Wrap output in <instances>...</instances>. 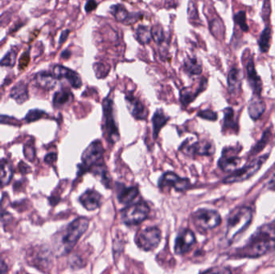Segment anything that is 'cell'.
I'll return each instance as SVG.
<instances>
[{
    "label": "cell",
    "instance_id": "obj_1",
    "mask_svg": "<svg viewBox=\"0 0 275 274\" xmlns=\"http://www.w3.org/2000/svg\"><path fill=\"white\" fill-rule=\"evenodd\" d=\"M275 249V224H266L253 234L244 247L238 250V255L242 258H259Z\"/></svg>",
    "mask_w": 275,
    "mask_h": 274
},
{
    "label": "cell",
    "instance_id": "obj_2",
    "mask_svg": "<svg viewBox=\"0 0 275 274\" xmlns=\"http://www.w3.org/2000/svg\"><path fill=\"white\" fill-rule=\"evenodd\" d=\"M88 227L89 220L86 217H79L70 223L61 234L60 243L57 246L58 254L61 255L69 254L82 235L86 233Z\"/></svg>",
    "mask_w": 275,
    "mask_h": 274
},
{
    "label": "cell",
    "instance_id": "obj_3",
    "mask_svg": "<svg viewBox=\"0 0 275 274\" xmlns=\"http://www.w3.org/2000/svg\"><path fill=\"white\" fill-rule=\"evenodd\" d=\"M252 216V211L248 207H241L231 212L227 221L226 237L229 241H233L237 236L248 228Z\"/></svg>",
    "mask_w": 275,
    "mask_h": 274
},
{
    "label": "cell",
    "instance_id": "obj_4",
    "mask_svg": "<svg viewBox=\"0 0 275 274\" xmlns=\"http://www.w3.org/2000/svg\"><path fill=\"white\" fill-rule=\"evenodd\" d=\"M150 208L145 202L131 204L122 211V220L127 225H136L147 218Z\"/></svg>",
    "mask_w": 275,
    "mask_h": 274
},
{
    "label": "cell",
    "instance_id": "obj_5",
    "mask_svg": "<svg viewBox=\"0 0 275 274\" xmlns=\"http://www.w3.org/2000/svg\"><path fill=\"white\" fill-rule=\"evenodd\" d=\"M267 158H268V154L261 156L259 158L253 160L250 164L246 165L242 168L238 169L232 173L224 180V183H240V182H243L246 179H250L259 171L263 163L267 161Z\"/></svg>",
    "mask_w": 275,
    "mask_h": 274
},
{
    "label": "cell",
    "instance_id": "obj_6",
    "mask_svg": "<svg viewBox=\"0 0 275 274\" xmlns=\"http://www.w3.org/2000/svg\"><path fill=\"white\" fill-rule=\"evenodd\" d=\"M103 113L105 118V134L111 143H115L119 138V130L114 115V102L111 98L103 101Z\"/></svg>",
    "mask_w": 275,
    "mask_h": 274
},
{
    "label": "cell",
    "instance_id": "obj_7",
    "mask_svg": "<svg viewBox=\"0 0 275 274\" xmlns=\"http://www.w3.org/2000/svg\"><path fill=\"white\" fill-rule=\"evenodd\" d=\"M104 148L100 141L97 140L92 142L82 154V166H80V174L86 172L87 170H90L93 166L98 164L99 160L102 158Z\"/></svg>",
    "mask_w": 275,
    "mask_h": 274
},
{
    "label": "cell",
    "instance_id": "obj_8",
    "mask_svg": "<svg viewBox=\"0 0 275 274\" xmlns=\"http://www.w3.org/2000/svg\"><path fill=\"white\" fill-rule=\"evenodd\" d=\"M194 224L202 230L213 229L221 223V216L214 210L200 209L193 214Z\"/></svg>",
    "mask_w": 275,
    "mask_h": 274
},
{
    "label": "cell",
    "instance_id": "obj_9",
    "mask_svg": "<svg viewBox=\"0 0 275 274\" xmlns=\"http://www.w3.org/2000/svg\"><path fill=\"white\" fill-rule=\"evenodd\" d=\"M160 241V230L157 227H149L138 234L136 238V244L144 251H150L155 249Z\"/></svg>",
    "mask_w": 275,
    "mask_h": 274
},
{
    "label": "cell",
    "instance_id": "obj_10",
    "mask_svg": "<svg viewBox=\"0 0 275 274\" xmlns=\"http://www.w3.org/2000/svg\"><path fill=\"white\" fill-rule=\"evenodd\" d=\"M196 243V237L190 229H183L175 239V252L178 255H183L189 252L192 245Z\"/></svg>",
    "mask_w": 275,
    "mask_h": 274
},
{
    "label": "cell",
    "instance_id": "obj_11",
    "mask_svg": "<svg viewBox=\"0 0 275 274\" xmlns=\"http://www.w3.org/2000/svg\"><path fill=\"white\" fill-rule=\"evenodd\" d=\"M158 186L161 188L166 187H174L176 191H183L188 189L190 186L188 179H183L172 172L163 174L158 180Z\"/></svg>",
    "mask_w": 275,
    "mask_h": 274
},
{
    "label": "cell",
    "instance_id": "obj_12",
    "mask_svg": "<svg viewBox=\"0 0 275 274\" xmlns=\"http://www.w3.org/2000/svg\"><path fill=\"white\" fill-rule=\"evenodd\" d=\"M52 73L57 79H62V78L66 79L71 85L72 87L79 89L82 86V78L75 71L65 68L62 65H57L53 67Z\"/></svg>",
    "mask_w": 275,
    "mask_h": 274
},
{
    "label": "cell",
    "instance_id": "obj_13",
    "mask_svg": "<svg viewBox=\"0 0 275 274\" xmlns=\"http://www.w3.org/2000/svg\"><path fill=\"white\" fill-rule=\"evenodd\" d=\"M246 74L250 86L252 89L253 94L261 95L263 91V81L257 73L253 58H250L246 65Z\"/></svg>",
    "mask_w": 275,
    "mask_h": 274
},
{
    "label": "cell",
    "instance_id": "obj_14",
    "mask_svg": "<svg viewBox=\"0 0 275 274\" xmlns=\"http://www.w3.org/2000/svg\"><path fill=\"white\" fill-rule=\"evenodd\" d=\"M126 102L128 110L134 118L138 120L146 119L147 110L139 99H138L133 94H129L126 96Z\"/></svg>",
    "mask_w": 275,
    "mask_h": 274
},
{
    "label": "cell",
    "instance_id": "obj_15",
    "mask_svg": "<svg viewBox=\"0 0 275 274\" xmlns=\"http://www.w3.org/2000/svg\"><path fill=\"white\" fill-rule=\"evenodd\" d=\"M81 204L88 211H94L99 208L102 201V195L95 190H88L80 196Z\"/></svg>",
    "mask_w": 275,
    "mask_h": 274
},
{
    "label": "cell",
    "instance_id": "obj_16",
    "mask_svg": "<svg viewBox=\"0 0 275 274\" xmlns=\"http://www.w3.org/2000/svg\"><path fill=\"white\" fill-rule=\"evenodd\" d=\"M265 102L261 98V95L253 94L248 106L249 115L250 118L253 120H258L263 115V113L265 112Z\"/></svg>",
    "mask_w": 275,
    "mask_h": 274
},
{
    "label": "cell",
    "instance_id": "obj_17",
    "mask_svg": "<svg viewBox=\"0 0 275 274\" xmlns=\"http://www.w3.org/2000/svg\"><path fill=\"white\" fill-rule=\"evenodd\" d=\"M242 159L237 155L228 154L227 152L224 151L223 155L218 162L221 170L225 172H234L238 170V166L241 164Z\"/></svg>",
    "mask_w": 275,
    "mask_h": 274
},
{
    "label": "cell",
    "instance_id": "obj_18",
    "mask_svg": "<svg viewBox=\"0 0 275 274\" xmlns=\"http://www.w3.org/2000/svg\"><path fill=\"white\" fill-rule=\"evenodd\" d=\"M214 145L208 141H196L188 147V152L190 154L211 155L214 153Z\"/></svg>",
    "mask_w": 275,
    "mask_h": 274
},
{
    "label": "cell",
    "instance_id": "obj_19",
    "mask_svg": "<svg viewBox=\"0 0 275 274\" xmlns=\"http://www.w3.org/2000/svg\"><path fill=\"white\" fill-rule=\"evenodd\" d=\"M36 81L40 88L46 90L54 89L57 84V78L55 77L53 73L44 72V71L36 75Z\"/></svg>",
    "mask_w": 275,
    "mask_h": 274
},
{
    "label": "cell",
    "instance_id": "obj_20",
    "mask_svg": "<svg viewBox=\"0 0 275 274\" xmlns=\"http://www.w3.org/2000/svg\"><path fill=\"white\" fill-rule=\"evenodd\" d=\"M242 74L237 68H233L228 75V87L231 94H238L242 87Z\"/></svg>",
    "mask_w": 275,
    "mask_h": 274
},
{
    "label": "cell",
    "instance_id": "obj_21",
    "mask_svg": "<svg viewBox=\"0 0 275 274\" xmlns=\"http://www.w3.org/2000/svg\"><path fill=\"white\" fill-rule=\"evenodd\" d=\"M118 191V199L121 204H131L138 195V189L136 187H127L121 186Z\"/></svg>",
    "mask_w": 275,
    "mask_h": 274
},
{
    "label": "cell",
    "instance_id": "obj_22",
    "mask_svg": "<svg viewBox=\"0 0 275 274\" xmlns=\"http://www.w3.org/2000/svg\"><path fill=\"white\" fill-rule=\"evenodd\" d=\"M10 98L15 100L19 104H23L28 99V90L27 84L23 81L19 82L12 88L10 91Z\"/></svg>",
    "mask_w": 275,
    "mask_h": 274
},
{
    "label": "cell",
    "instance_id": "obj_23",
    "mask_svg": "<svg viewBox=\"0 0 275 274\" xmlns=\"http://www.w3.org/2000/svg\"><path fill=\"white\" fill-rule=\"evenodd\" d=\"M13 176V170L6 160L0 161V185L5 186L10 183Z\"/></svg>",
    "mask_w": 275,
    "mask_h": 274
},
{
    "label": "cell",
    "instance_id": "obj_24",
    "mask_svg": "<svg viewBox=\"0 0 275 274\" xmlns=\"http://www.w3.org/2000/svg\"><path fill=\"white\" fill-rule=\"evenodd\" d=\"M183 69L189 75H200L202 73V65L198 59L187 58L183 63Z\"/></svg>",
    "mask_w": 275,
    "mask_h": 274
},
{
    "label": "cell",
    "instance_id": "obj_25",
    "mask_svg": "<svg viewBox=\"0 0 275 274\" xmlns=\"http://www.w3.org/2000/svg\"><path fill=\"white\" fill-rule=\"evenodd\" d=\"M168 118L164 115L161 110H156L152 118L153 130H154V137L156 138L162 127L167 123Z\"/></svg>",
    "mask_w": 275,
    "mask_h": 274
},
{
    "label": "cell",
    "instance_id": "obj_26",
    "mask_svg": "<svg viewBox=\"0 0 275 274\" xmlns=\"http://www.w3.org/2000/svg\"><path fill=\"white\" fill-rule=\"evenodd\" d=\"M111 12L116 20L126 23L129 19L130 14L125 6L122 4H115L111 6Z\"/></svg>",
    "mask_w": 275,
    "mask_h": 274
},
{
    "label": "cell",
    "instance_id": "obj_27",
    "mask_svg": "<svg viewBox=\"0 0 275 274\" xmlns=\"http://www.w3.org/2000/svg\"><path fill=\"white\" fill-rule=\"evenodd\" d=\"M271 35H272V31L271 27H266L261 34L258 43H259V49L263 53H267L269 51L271 47L270 45H271Z\"/></svg>",
    "mask_w": 275,
    "mask_h": 274
},
{
    "label": "cell",
    "instance_id": "obj_28",
    "mask_svg": "<svg viewBox=\"0 0 275 274\" xmlns=\"http://www.w3.org/2000/svg\"><path fill=\"white\" fill-rule=\"evenodd\" d=\"M136 35L138 41L143 45L149 44L150 40H152L151 30L146 26H142V25L138 26L136 29Z\"/></svg>",
    "mask_w": 275,
    "mask_h": 274
},
{
    "label": "cell",
    "instance_id": "obj_29",
    "mask_svg": "<svg viewBox=\"0 0 275 274\" xmlns=\"http://www.w3.org/2000/svg\"><path fill=\"white\" fill-rule=\"evenodd\" d=\"M72 98H73V95L69 90H62L61 91L56 92L53 97V105L56 107H61L67 104Z\"/></svg>",
    "mask_w": 275,
    "mask_h": 274
},
{
    "label": "cell",
    "instance_id": "obj_30",
    "mask_svg": "<svg viewBox=\"0 0 275 274\" xmlns=\"http://www.w3.org/2000/svg\"><path fill=\"white\" fill-rule=\"evenodd\" d=\"M94 174L101 178V181L104 183L105 186L108 187V185L111 183V179L109 177L108 172H107V167L103 165L97 164L94 166Z\"/></svg>",
    "mask_w": 275,
    "mask_h": 274
},
{
    "label": "cell",
    "instance_id": "obj_31",
    "mask_svg": "<svg viewBox=\"0 0 275 274\" xmlns=\"http://www.w3.org/2000/svg\"><path fill=\"white\" fill-rule=\"evenodd\" d=\"M197 93H192L190 88H184L180 91V102L183 106H187L193 101L198 96Z\"/></svg>",
    "mask_w": 275,
    "mask_h": 274
},
{
    "label": "cell",
    "instance_id": "obj_32",
    "mask_svg": "<svg viewBox=\"0 0 275 274\" xmlns=\"http://www.w3.org/2000/svg\"><path fill=\"white\" fill-rule=\"evenodd\" d=\"M151 36L152 40L157 44H161L164 40V31L161 25H154L151 28Z\"/></svg>",
    "mask_w": 275,
    "mask_h": 274
},
{
    "label": "cell",
    "instance_id": "obj_33",
    "mask_svg": "<svg viewBox=\"0 0 275 274\" xmlns=\"http://www.w3.org/2000/svg\"><path fill=\"white\" fill-rule=\"evenodd\" d=\"M234 21L242 31H246V32L249 31L248 24H247V21H246V15L245 11L241 10L239 12L237 13L234 15Z\"/></svg>",
    "mask_w": 275,
    "mask_h": 274
},
{
    "label": "cell",
    "instance_id": "obj_34",
    "mask_svg": "<svg viewBox=\"0 0 275 274\" xmlns=\"http://www.w3.org/2000/svg\"><path fill=\"white\" fill-rule=\"evenodd\" d=\"M16 61V52L14 51L10 52L0 60V66L13 67Z\"/></svg>",
    "mask_w": 275,
    "mask_h": 274
},
{
    "label": "cell",
    "instance_id": "obj_35",
    "mask_svg": "<svg viewBox=\"0 0 275 274\" xmlns=\"http://www.w3.org/2000/svg\"><path fill=\"white\" fill-rule=\"evenodd\" d=\"M45 113L44 111H42L40 110H31L29 112L27 113V115H26L25 120L27 123H32L35 121L38 120V119H41L42 117L44 116Z\"/></svg>",
    "mask_w": 275,
    "mask_h": 274
},
{
    "label": "cell",
    "instance_id": "obj_36",
    "mask_svg": "<svg viewBox=\"0 0 275 274\" xmlns=\"http://www.w3.org/2000/svg\"><path fill=\"white\" fill-rule=\"evenodd\" d=\"M224 112H225V118H224L225 127H231L234 126L235 122H234V113L233 109L226 108Z\"/></svg>",
    "mask_w": 275,
    "mask_h": 274
},
{
    "label": "cell",
    "instance_id": "obj_37",
    "mask_svg": "<svg viewBox=\"0 0 275 274\" xmlns=\"http://www.w3.org/2000/svg\"><path fill=\"white\" fill-rule=\"evenodd\" d=\"M198 116L206 120L216 121L217 119V115L212 110H202L198 113Z\"/></svg>",
    "mask_w": 275,
    "mask_h": 274
},
{
    "label": "cell",
    "instance_id": "obj_38",
    "mask_svg": "<svg viewBox=\"0 0 275 274\" xmlns=\"http://www.w3.org/2000/svg\"><path fill=\"white\" fill-rule=\"evenodd\" d=\"M271 11V0H264L263 8V20L267 21V19H269Z\"/></svg>",
    "mask_w": 275,
    "mask_h": 274
},
{
    "label": "cell",
    "instance_id": "obj_39",
    "mask_svg": "<svg viewBox=\"0 0 275 274\" xmlns=\"http://www.w3.org/2000/svg\"><path fill=\"white\" fill-rule=\"evenodd\" d=\"M94 71L96 73L97 77H104L105 76H107V73H108V70H106V66L102 64H95L94 67Z\"/></svg>",
    "mask_w": 275,
    "mask_h": 274
},
{
    "label": "cell",
    "instance_id": "obj_40",
    "mask_svg": "<svg viewBox=\"0 0 275 274\" xmlns=\"http://www.w3.org/2000/svg\"><path fill=\"white\" fill-rule=\"evenodd\" d=\"M23 151H24V156L29 161H32L35 158V149H34L33 146L25 145Z\"/></svg>",
    "mask_w": 275,
    "mask_h": 274
},
{
    "label": "cell",
    "instance_id": "obj_41",
    "mask_svg": "<svg viewBox=\"0 0 275 274\" xmlns=\"http://www.w3.org/2000/svg\"><path fill=\"white\" fill-rule=\"evenodd\" d=\"M97 6H98V3L95 0H88L86 6H85V9H86V12L90 13L92 10H95Z\"/></svg>",
    "mask_w": 275,
    "mask_h": 274
},
{
    "label": "cell",
    "instance_id": "obj_42",
    "mask_svg": "<svg viewBox=\"0 0 275 274\" xmlns=\"http://www.w3.org/2000/svg\"><path fill=\"white\" fill-rule=\"evenodd\" d=\"M29 63V56L28 53H24L19 59V66L20 69H24Z\"/></svg>",
    "mask_w": 275,
    "mask_h": 274
},
{
    "label": "cell",
    "instance_id": "obj_43",
    "mask_svg": "<svg viewBox=\"0 0 275 274\" xmlns=\"http://www.w3.org/2000/svg\"><path fill=\"white\" fill-rule=\"evenodd\" d=\"M56 160V154H54V153H51V154H47L45 158H44V161H45L46 163H48V164H52Z\"/></svg>",
    "mask_w": 275,
    "mask_h": 274
},
{
    "label": "cell",
    "instance_id": "obj_44",
    "mask_svg": "<svg viewBox=\"0 0 275 274\" xmlns=\"http://www.w3.org/2000/svg\"><path fill=\"white\" fill-rule=\"evenodd\" d=\"M69 30H65V31H63L61 33V37H60V41H59V44H62L63 43H65V40H67V38L69 36Z\"/></svg>",
    "mask_w": 275,
    "mask_h": 274
},
{
    "label": "cell",
    "instance_id": "obj_45",
    "mask_svg": "<svg viewBox=\"0 0 275 274\" xmlns=\"http://www.w3.org/2000/svg\"><path fill=\"white\" fill-rule=\"evenodd\" d=\"M8 271L7 266L5 264V262L2 260L0 259V274H5Z\"/></svg>",
    "mask_w": 275,
    "mask_h": 274
},
{
    "label": "cell",
    "instance_id": "obj_46",
    "mask_svg": "<svg viewBox=\"0 0 275 274\" xmlns=\"http://www.w3.org/2000/svg\"><path fill=\"white\" fill-rule=\"evenodd\" d=\"M268 187H269L270 189L275 191V172L274 173L273 175L271 176V179H270Z\"/></svg>",
    "mask_w": 275,
    "mask_h": 274
},
{
    "label": "cell",
    "instance_id": "obj_47",
    "mask_svg": "<svg viewBox=\"0 0 275 274\" xmlns=\"http://www.w3.org/2000/svg\"><path fill=\"white\" fill-rule=\"evenodd\" d=\"M70 55H71L70 52H69V51H67V50H65V51H64V52H62V54H61V57H63V58L65 59H68L70 57Z\"/></svg>",
    "mask_w": 275,
    "mask_h": 274
}]
</instances>
